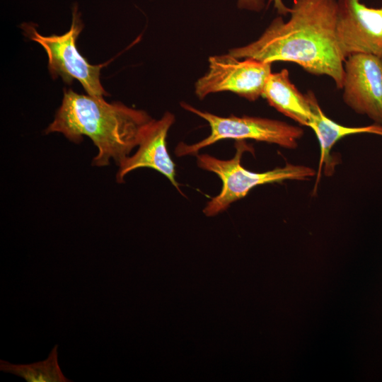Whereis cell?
Returning a JSON list of instances; mask_svg holds the SVG:
<instances>
[{
    "label": "cell",
    "mask_w": 382,
    "mask_h": 382,
    "mask_svg": "<svg viewBox=\"0 0 382 382\" xmlns=\"http://www.w3.org/2000/svg\"><path fill=\"white\" fill-rule=\"evenodd\" d=\"M290 8L288 21L276 17L256 40L228 53L238 59L294 62L311 74L330 77L342 89L345 58L337 38V0H294Z\"/></svg>",
    "instance_id": "1"
},
{
    "label": "cell",
    "mask_w": 382,
    "mask_h": 382,
    "mask_svg": "<svg viewBox=\"0 0 382 382\" xmlns=\"http://www.w3.org/2000/svg\"><path fill=\"white\" fill-rule=\"evenodd\" d=\"M180 105L206 120L211 132L207 137L197 143H179L175 150L178 157L196 156L201 149L224 139H252L293 149L297 147L298 140L303 135V130L300 127L280 120L251 116L221 117L198 110L184 102Z\"/></svg>",
    "instance_id": "4"
},
{
    "label": "cell",
    "mask_w": 382,
    "mask_h": 382,
    "mask_svg": "<svg viewBox=\"0 0 382 382\" xmlns=\"http://www.w3.org/2000/svg\"><path fill=\"white\" fill-rule=\"evenodd\" d=\"M342 98L355 112L382 125V59L369 54L345 59Z\"/></svg>",
    "instance_id": "8"
},
{
    "label": "cell",
    "mask_w": 382,
    "mask_h": 382,
    "mask_svg": "<svg viewBox=\"0 0 382 382\" xmlns=\"http://www.w3.org/2000/svg\"><path fill=\"white\" fill-rule=\"evenodd\" d=\"M262 96L279 112L301 125L311 127L313 113L308 96L291 83L286 69L270 74Z\"/></svg>",
    "instance_id": "10"
},
{
    "label": "cell",
    "mask_w": 382,
    "mask_h": 382,
    "mask_svg": "<svg viewBox=\"0 0 382 382\" xmlns=\"http://www.w3.org/2000/svg\"><path fill=\"white\" fill-rule=\"evenodd\" d=\"M313 113V121L311 128L315 132L320 143V154L319 159L318 180L325 165V175L330 174L329 166L334 169L335 163L331 157L330 151L335 143L344 137L368 133L382 137V125L374 123L362 127H346L341 125L327 117L321 110L317 98L313 91L306 93Z\"/></svg>",
    "instance_id": "11"
},
{
    "label": "cell",
    "mask_w": 382,
    "mask_h": 382,
    "mask_svg": "<svg viewBox=\"0 0 382 382\" xmlns=\"http://www.w3.org/2000/svg\"><path fill=\"white\" fill-rule=\"evenodd\" d=\"M235 149L233 157L228 160L206 154L196 155L198 167L215 173L222 182L220 192L208 201L203 209L207 216H214L226 210L232 203L245 197L258 185L286 180H307L316 175L315 170L311 167L291 163L265 172H252L241 164L243 154L253 150L252 147L241 140L236 141Z\"/></svg>",
    "instance_id": "3"
},
{
    "label": "cell",
    "mask_w": 382,
    "mask_h": 382,
    "mask_svg": "<svg viewBox=\"0 0 382 382\" xmlns=\"http://www.w3.org/2000/svg\"><path fill=\"white\" fill-rule=\"evenodd\" d=\"M25 35L39 43L48 57V70L53 79L59 76L64 83L71 84L76 79L88 95L104 98L108 96L101 85L100 69L104 64H91L79 52L76 40L83 28L77 4L72 8L69 30L60 35L44 36L33 24H23Z\"/></svg>",
    "instance_id": "5"
},
{
    "label": "cell",
    "mask_w": 382,
    "mask_h": 382,
    "mask_svg": "<svg viewBox=\"0 0 382 382\" xmlns=\"http://www.w3.org/2000/svg\"><path fill=\"white\" fill-rule=\"evenodd\" d=\"M174 122V115L166 112L161 119L153 120L149 124L141 137L137 151L118 165L117 182L123 183L125 175L132 170L148 168L163 174L181 192L175 179V165L169 155L166 144L168 130Z\"/></svg>",
    "instance_id": "9"
},
{
    "label": "cell",
    "mask_w": 382,
    "mask_h": 382,
    "mask_svg": "<svg viewBox=\"0 0 382 382\" xmlns=\"http://www.w3.org/2000/svg\"><path fill=\"white\" fill-rule=\"evenodd\" d=\"M57 348L56 345L45 360L33 364H13L1 360L0 369L21 377L28 382H69L59 366Z\"/></svg>",
    "instance_id": "12"
},
{
    "label": "cell",
    "mask_w": 382,
    "mask_h": 382,
    "mask_svg": "<svg viewBox=\"0 0 382 382\" xmlns=\"http://www.w3.org/2000/svg\"><path fill=\"white\" fill-rule=\"evenodd\" d=\"M337 38L343 57L369 54L382 59V7L337 0Z\"/></svg>",
    "instance_id": "7"
},
{
    "label": "cell",
    "mask_w": 382,
    "mask_h": 382,
    "mask_svg": "<svg viewBox=\"0 0 382 382\" xmlns=\"http://www.w3.org/2000/svg\"><path fill=\"white\" fill-rule=\"evenodd\" d=\"M272 3H273L274 7L279 15L286 16L287 14H289L291 8L287 7L282 0H268L267 6H269Z\"/></svg>",
    "instance_id": "14"
},
{
    "label": "cell",
    "mask_w": 382,
    "mask_h": 382,
    "mask_svg": "<svg viewBox=\"0 0 382 382\" xmlns=\"http://www.w3.org/2000/svg\"><path fill=\"white\" fill-rule=\"evenodd\" d=\"M265 0H237L240 9L260 12L265 8Z\"/></svg>",
    "instance_id": "13"
},
{
    "label": "cell",
    "mask_w": 382,
    "mask_h": 382,
    "mask_svg": "<svg viewBox=\"0 0 382 382\" xmlns=\"http://www.w3.org/2000/svg\"><path fill=\"white\" fill-rule=\"evenodd\" d=\"M153 120L144 110L68 89L45 133L59 132L75 143L87 136L98 149L93 166H108L110 159L118 166L138 146Z\"/></svg>",
    "instance_id": "2"
},
{
    "label": "cell",
    "mask_w": 382,
    "mask_h": 382,
    "mask_svg": "<svg viewBox=\"0 0 382 382\" xmlns=\"http://www.w3.org/2000/svg\"><path fill=\"white\" fill-rule=\"evenodd\" d=\"M272 64L253 58L238 59L229 53L212 56L208 71L195 83V94L202 100L211 93L231 91L255 101L262 95Z\"/></svg>",
    "instance_id": "6"
}]
</instances>
